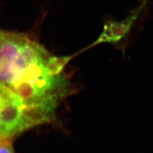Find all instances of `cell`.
<instances>
[{"label":"cell","instance_id":"1","mask_svg":"<svg viewBox=\"0 0 153 153\" xmlns=\"http://www.w3.org/2000/svg\"><path fill=\"white\" fill-rule=\"evenodd\" d=\"M69 59L51 56L21 35L0 31V82L28 105L57 106L68 93L62 71Z\"/></svg>","mask_w":153,"mask_h":153},{"label":"cell","instance_id":"2","mask_svg":"<svg viewBox=\"0 0 153 153\" xmlns=\"http://www.w3.org/2000/svg\"><path fill=\"white\" fill-rule=\"evenodd\" d=\"M153 0H138L137 5L129 11L122 20L105 21L102 33L93 45L103 43L111 44L125 54L134 42V38L149 19V8Z\"/></svg>","mask_w":153,"mask_h":153},{"label":"cell","instance_id":"3","mask_svg":"<svg viewBox=\"0 0 153 153\" xmlns=\"http://www.w3.org/2000/svg\"><path fill=\"white\" fill-rule=\"evenodd\" d=\"M0 153H14L10 139L0 138Z\"/></svg>","mask_w":153,"mask_h":153}]
</instances>
